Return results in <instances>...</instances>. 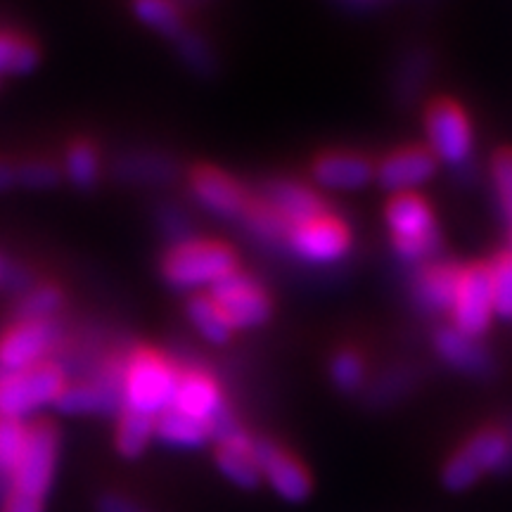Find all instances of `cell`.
I'll return each instance as SVG.
<instances>
[{
	"instance_id": "cell-37",
	"label": "cell",
	"mask_w": 512,
	"mask_h": 512,
	"mask_svg": "<svg viewBox=\"0 0 512 512\" xmlns=\"http://www.w3.org/2000/svg\"><path fill=\"white\" fill-rule=\"evenodd\" d=\"M5 512H43V501L31 496H22L12 491L8 498V505H5Z\"/></svg>"
},
{
	"instance_id": "cell-19",
	"label": "cell",
	"mask_w": 512,
	"mask_h": 512,
	"mask_svg": "<svg viewBox=\"0 0 512 512\" xmlns=\"http://www.w3.org/2000/svg\"><path fill=\"white\" fill-rule=\"evenodd\" d=\"M463 268L448 261H430L422 264L415 275L413 294L415 302L427 313H451Z\"/></svg>"
},
{
	"instance_id": "cell-12",
	"label": "cell",
	"mask_w": 512,
	"mask_h": 512,
	"mask_svg": "<svg viewBox=\"0 0 512 512\" xmlns=\"http://www.w3.org/2000/svg\"><path fill=\"white\" fill-rule=\"evenodd\" d=\"M254 456L261 479L287 503H304L311 496V477L297 458L290 456L275 441L254 439Z\"/></svg>"
},
{
	"instance_id": "cell-39",
	"label": "cell",
	"mask_w": 512,
	"mask_h": 512,
	"mask_svg": "<svg viewBox=\"0 0 512 512\" xmlns=\"http://www.w3.org/2000/svg\"><path fill=\"white\" fill-rule=\"evenodd\" d=\"M508 252L512 254V226H510V249H508Z\"/></svg>"
},
{
	"instance_id": "cell-26",
	"label": "cell",
	"mask_w": 512,
	"mask_h": 512,
	"mask_svg": "<svg viewBox=\"0 0 512 512\" xmlns=\"http://www.w3.org/2000/svg\"><path fill=\"white\" fill-rule=\"evenodd\" d=\"M38 64V48L27 36L0 31V76L29 74Z\"/></svg>"
},
{
	"instance_id": "cell-38",
	"label": "cell",
	"mask_w": 512,
	"mask_h": 512,
	"mask_svg": "<svg viewBox=\"0 0 512 512\" xmlns=\"http://www.w3.org/2000/svg\"><path fill=\"white\" fill-rule=\"evenodd\" d=\"M17 183V166L0 159V192L10 190Z\"/></svg>"
},
{
	"instance_id": "cell-35",
	"label": "cell",
	"mask_w": 512,
	"mask_h": 512,
	"mask_svg": "<svg viewBox=\"0 0 512 512\" xmlns=\"http://www.w3.org/2000/svg\"><path fill=\"white\" fill-rule=\"evenodd\" d=\"M57 178H60V171H57V166L53 162H46V159H31V162L17 166V183H22L24 188H53Z\"/></svg>"
},
{
	"instance_id": "cell-20",
	"label": "cell",
	"mask_w": 512,
	"mask_h": 512,
	"mask_svg": "<svg viewBox=\"0 0 512 512\" xmlns=\"http://www.w3.org/2000/svg\"><path fill=\"white\" fill-rule=\"evenodd\" d=\"M226 406L223 403V394L219 382L211 377L207 370L190 368L181 370V377H178L176 394H174V406L176 411H181L190 418H197L207 422L214 418L221 408Z\"/></svg>"
},
{
	"instance_id": "cell-25",
	"label": "cell",
	"mask_w": 512,
	"mask_h": 512,
	"mask_svg": "<svg viewBox=\"0 0 512 512\" xmlns=\"http://www.w3.org/2000/svg\"><path fill=\"white\" fill-rule=\"evenodd\" d=\"M117 176L128 183H164L176 176V164L162 155H128L119 159Z\"/></svg>"
},
{
	"instance_id": "cell-32",
	"label": "cell",
	"mask_w": 512,
	"mask_h": 512,
	"mask_svg": "<svg viewBox=\"0 0 512 512\" xmlns=\"http://www.w3.org/2000/svg\"><path fill=\"white\" fill-rule=\"evenodd\" d=\"M489 171L498 211L508 221V226H512V150L496 152V157L491 159Z\"/></svg>"
},
{
	"instance_id": "cell-36",
	"label": "cell",
	"mask_w": 512,
	"mask_h": 512,
	"mask_svg": "<svg viewBox=\"0 0 512 512\" xmlns=\"http://www.w3.org/2000/svg\"><path fill=\"white\" fill-rule=\"evenodd\" d=\"M98 512H147L143 505H138L131 498L119 494H107L98 501Z\"/></svg>"
},
{
	"instance_id": "cell-7",
	"label": "cell",
	"mask_w": 512,
	"mask_h": 512,
	"mask_svg": "<svg viewBox=\"0 0 512 512\" xmlns=\"http://www.w3.org/2000/svg\"><path fill=\"white\" fill-rule=\"evenodd\" d=\"M285 245L306 266H335L351 249V233L337 216L325 214L287 233Z\"/></svg>"
},
{
	"instance_id": "cell-30",
	"label": "cell",
	"mask_w": 512,
	"mask_h": 512,
	"mask_svg": "<svg viewBox=\"0 0 512 512\" xmlns=\"http://www.w3.org/2000/svg\"><path fill=\"white\" fill-rule=\"evenodd\" d=\"M330 380L342 394H356L366 384V363L351 349H342L330 361Z\"/></svg>"
},
{
	"instance_id": "cell-18",
	"label": "cell",
	"mask_w": 512,
	"mask_h": 512,
	"mask_svg": "<svg viewBox=\"0 0 512 512\" xmlns=\"http://www.w3.org/2000/svg\"><path fill=\"white\" fill-rule=\"evenodd\" d=\"M434 351L448 368L463 375L486 377L494 370V358H491L489 349L479 339L465 335L453 325H444L434 332Z\"/></svg>"
},
{
	"instance_id": "cell-15",
	"label": "cell",
	"mask_w": 512,
	"mask_h": 512,
	"mask_svg": "<svg viewBox=\"0 0 512 512\" xmlns=\"http://www.w3.org/2000/svg\"><path fill=\"white\" fill-rule=\"evenodd\" d=\"M121 375H105L100 380L67 384L55 406L69 415H114L124 411V396H121Z\"/></svg>"
},
{
	"instance_id": "cell-27",
	"label": "cell",
	"mask_w": 512,
	"mask_h": 512,
	"mask_svg": "<svg viewBox=\"0 0 512 512\" xmlns=\"http://www.w3.org/2000/svg\"><path fill=\"white\" fill-rule=\"evenodd\" d=\"M133 8H136L140 22L164 34L166 38H174L176 41L185 31L181 12H178L174 0H136Z\"/></svg>"
},
{
	"instance_id": "cell-14",
	"label": "cell",
	"mask_w": 512,
	"mask_h": 512,
	"mask_svg": "<svg viewBox=\"0 0 512 512\" xmlns=\"http://www.w3.org/2000/svg\"><path fill=\"white\" fill-rule=\"evenodd\" d=\"M192 197L202 209L209 214L219 216V219H242L249 207L247 190L235 181L233 176L223 174L221 169L214 166H200L190 178Z\"/></svg>"
},
{
	"instance_id": "cell-4",
	"label": "cell",
	"mask_w": 512,
	"mask_h": 512,
	"mask_svg": "<svg viewBox=\"0 0 512 512\" xmlns=\"http://www.w3.org/2000/svg\"><path fill=\"white\" fill-rule=\"evenodd\" d=\"M387 228L396 254L406 264H430L441 247L434 211L422 197L394 195L387 204Z\"/></svg>"
},
{
	"instance_id": "cell-11",
	"label": "cell",
	"mask_w": 512,
	"mask_h": 512,
	"mask_svg": "<svg viewBox=\"0 0 512 512\" xmlns=\"http://www.w3.org/2000/svg\"><path fill=\"white\" fill-rule=\"evenodd\" d=\"M57 342L55 320H19L17 325L0 337V370L17 373V370L34 368L46 361Z\"/></svg>"
},
{
	"instance_id": "cell-21",
	"label": "cell",
	"mask_w": 512,
	"mask_h": 512,
	"mask_svg": "<svg viewBox=\"0 0 512 512\" xmlns=\"http://www.w3.org/2000/svg\"><path fill=\"white\" fill-rule=\"evenodd\" d=\"M216 465H219L221 475L240 489H256L261 484V470L254 456V439H249L245 432L221 441L219 451H216Z\"/></svg>"
},
{
	"instance_id": "cell-24",
	"label": "cell",
	"mask_w": 512,
	"mask_h": 512,
	"mask_svg": "<svg viewBox=\"0 0 512 512\" xmlns=\"http://www.w3.org/2000/svg\"><path fill=\"white\" fill-rule=\"evenodd\" d=\"M155 420L136 411H121L117 425V448L124 458H138L155 437Z\"/></svg>"
},
{
	"instance_id": "cell-29",
	"label": "cell",
	"mask_w": 512,
	"mask_h": 512,
	"mask_svg": "<svg viewBox=\"0 0 512 512\" xmlns=\"http://www.w3.org/2000/svg\"><path fill=\"white\" fill-rule=\"evenodd\" d=\"M64 174L79 188H91L100 176V157L91 143H74L64 157Z\"/></svg>"
},
{
	"instance_id": "cell-33",
	"label": "cell",
	"mask_w": 512,
	"mask_h": 512,
	"mask_svg": "<svg viewBox=\"0 0 512 512\" xmlns=\"http://www.w3.org/2000/svg\"><path fill=\"white\" fill-rule=\"evenodd\" d=\"M494 285V313L505 320L512 318V254L505 252L489 264Z\"/></svg>"
},
{
	"instance_id": "cell-28",
	"label": "cell",
	"mask_w": 512,
	"mask_h": 512,
	"mask_svg": "<svg viewBox=\"0 0 512 512\" xmlns=\"http://www.w3.org/2000/svg\"><path fill=\"white\" fill-rule=\"evenodd\" d=\"M29 427L24 420L3 418L0 415V475H15L19 458H22L24 446H27Z\"/></svg>"
},
{
	"instance_id": "cell-3",
	"label": "cell",
	"mask_w": 512,
	"mask_h": 512,
	"mask_svg": "<svg viewBox=\"0 0 512 512\" xmlns=\"http://www.w3.org/2000/svg\"><path fill=\"white\" fill-rule=\"evenodd\" d=\"M491 472L494 475L512 472V437L505 427L501 430L491 427L467 439L441 467V484L451 494H463Z\"/></svg>"
},
{
	"instance_id": "cell-31",
	"label": "cell",
	"mask_w": 512,
	"mask_h": 512,
	"mask_svg": "<svg viewBox=\"0 0 512 512\" xmlns=\"http://www.w3.org/2000/svg\"><path fill=\"white\" fill-rule=\"evenodd\" d=\"M62 306V292L53 285H38L24 294L17 306L19 320H53V316Z\"/></svg>"
},
{
	"instance_id": "cell-17",
	"label": "cell",
	"mask_w": 512,
	"mask_h": 512,
	"mask_svg": "<svg viewBox=\"0 0 512 512\" xmlns=\"http://www.w3.org/2000/svg\"><path fill=\"white\" fill-rule=\"evenodd\" d=\"M261 202H266L290 228L330 214L323 197L297 181H271L264 188Z\"/></svg>"
},
{
	"instance_id": "cell-10",
	"label": "cell",
	"mask_w": 512,
	"mask_h": 512,
	"mask_svg": "<svg viewBox=\"0 0 512 512\" xmlns=\"http://www.w3.org/2000/svg\"><path fill=\"white\" fill-rule=\"evenodd\" d=\"M494 316V285H491L489 266L472 264L463 268L456 302L451 309V325L465 335L479 339L489 332Z\"/></svg>"
},
{
	"instance_id": "cell-13",
	"label": "cell",
	"mask_w": 512,
	"mask_h": 512,
	"mask_svg": "<svg viewBox=\"0 0 512 512\" xmlns=\"http://www.w3.org/2000/svg\"><path fill=\"white\" fill-rule=\"evenodd\" d=\"M437 174V159L427 147H401L375 166V181L394 195H415Z\"/></svg>"
},
{
	"instance_id": "cell-34",
	"label": "cell",
	"mask_w": 512,
	"mask_h": 512,
	"mask_svg": "<svg viewBox=\"0 0 512 512\" xmlns=\"http://www.w3.org/2000/svg\"><path fill=\"white\" fill-rule=\"evenodd\" d=\"M178 55L183 57L185 64L197 74H209L214 69V55H211L209 43L204 41L202 36L192 34V31H183L181 36L176 38Z\"/></svg>"
},
{
	"instance_id": "cell-22",
	"label": "cell",
	"mask_w": 512,
	"mask_h": 512,
	"mask_svg": "<svg viewBox=\"0 0 512 512\" xmlns=\"http://www.w3.org/2000/svg\"><path fill=\"white\" fill-rule=\"evenodd\" d=\"M155 437L166 446L176 448H200L211 439L207 422L190 418L176 408H169L155 420Z\"/></svg>"
},
{
	"instance_id": "cell-2",
	"label": "cell",
	"mask_w": 512,
	"mask_h": 512,
	"mask_svg": "<svg viewBox=\"0 0 512 512\" xmlns=\"http://www.w3.org/2000/svg\"><path fill=\"white\" fill-rule=\"evenodd\" d=\"M178 377H181V370L166 361L162 354L152 349H138L126 361L124 375H121L124 411L159 418L174 406Z\"/></svg>"
},
{
	"instance_id": "cell-40",
	"label": "cell",
	"mask_w": 512,
	"mask_h": 512,
	"mask_svg": "<svg viewBox=\"0 0 512 512\" xmlns=\"http://www.w3.org/2000/svg\"><path fill=\"white\" fill-rule=\"evenodd\" d=\"M0 278H3V268H0Z\"/></svg>"
},
{
	"instance_id": "cell-8",
	"label": "cell",
	"mask_w": 512,
	"mask_h": 512,
	"mask_svg": "<svg viewBox=\"0 0 512 512\" xmlns=\"http://www.w3.org/2000/svg\"><path fill=\"white\" fill-rule=\"evenodd\" d=\"M57 465V432L50 422H38L29 427L27 446L15 475L10 477L12 491L43 501L50 491Z\"/></svg>"
},
{
	"instance_id": "cell-1",
	"label": "cell",
	"mask_w": 512,
	"mask_h": 512,
	"mask_svg": "<svg viewBox=\"0 0 512 512\" xmlns=\"http://www.w3.org/2000/svg\"><path fill=\"white\" fill-rule=\"evenodd\" d=\"M238 271L233 249L216 240L188 238L176 242L162 261V275L174 290H211L219 280Z\"/></svg>"
},
{
	"instance_id": "cell-5",
	"label": "cell",
	"mask_w": 512,
	"mask_h": 512,
	"mask_svg": "<svg viewBox=\"0 0 512 512\" xmlns=\"http://www.w3.org/2000/svg\"><path fill=\"white\" fill-rule=\"evenodd\" d=\"M64 387L67 380L62 368L50 361L17 373L0 370V415L15 420L29 418L31 413L57 403Z\"/></svg>"
},
{
	"instance_id": "cell-9",
	"label": "cell",
	"mask_w": 512,
	"mask_h": 512,
	"mask_svg": "<svg viewBox=\"0 0 512 512\" xmlns=\"http://www.w3.org/2000/svg\"><path fill=\"white\" fill-rule=\"evenodd\" d=\"M209 294L219 304L233 330L259 328L271 316V299H268L264 285L249 273H242L240 268L219 280Z\"/></svg>"
},
{
	"instance_id": "cell-16",
	"label": "cell",
	"mask_w": 512,
	"mask_h": 512,
	"mask_svg": "<svg viewBox=\"0 0 512 512\" xmlns=\"http://www.w3.org/2000/svg\"><path fill=\"white\" fill-rule=\"evenodd\" d=\"M311 174L318 188L354 192L375 181V166L356 152H325L313 162Z\"/></svg>"
},
{
	"instance_id": "cell-23",
	"label": "cell",
	"mask_w": 512,
	"mask_h": 512,
	"mask_svg": "<svg viewBox=\"0 0 512 512\" xmlns=\"http://www.w3.org/2000/svg\"><path fill=\"white\" fill-rule=\"evenodd\" d=\"M188 318L200 335L211 344H226L233 335V325L223 316L219 304L211 299V294H195L188 302Z\"/></svg>"
},
{
	"instance_id": "cell-6",
	"label": "cell",
	"mask_w": 512,
	"mask_h": 512,
	"mask_svg": "<svg viewBox=\"0 0 512 512\" xmlns=\"http://www.w3.org/2000/svg\"><path fill=\"white\" fill-rule=\"evenodd\" d=\"M427 150L434 159L444 162L453 169H463L470 164L472 150H475V136H472L470 119L465 110L453 100L432 102L425 117Z\"/></svg>"
}]
</instances>
